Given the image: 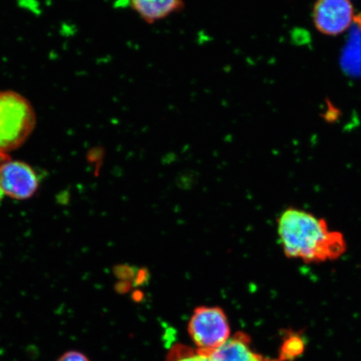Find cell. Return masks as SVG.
<instances>
[{"instance_id": "11", "label": "cell", "mask_w": 361, "mask_h": 361, "mask_svg": "<svg viewBox=\"0 0 361 361\" xmlns=\"http://www.w3.org/2000/svg\"><path fill=\"white\" fill-rule=\"evenodd\" d=\"M6 159L7 157L6 156V154H4V153L0 152V164H1L2 162ZM3 197L4 192H2L1 188H0V202H1Z\"/></svg>"}, {"instance_id": "1", "label": "cell", "mask_w": 361, "mask_h": 361, "mask_svg": "<svg viewBox=\"0 0 361 361\" xmlns=\"http://www.w3.org/2000/svg\"><path fill=\"white\" fill-rule=\"evenodd\" d=\"M278 234L284 255L305 264L335 261L347 251L343 233L329 229L326 219L296 207H288L278 219Z\"/></svg>"}, {"instance_id": "9", "label": "cell", "mask_w": 361, "mask_h": 361, "mask_svg": "<svg viewBox=\"0 0 361 361\" xmlns=\"http://www.w3.org/2000/svg\"><path fill=\"white\" fill-rule=\"evenodd\" d=\"M303 350L302 341L299 337H291L284 343L281 348V358L288 360L295 357Z\"/></svg>"}, {"instance_id": "5", "label": "cell", "mask_w": 361, "mask_h": 361, "mask_svg": "<svg viewBox=\"0 0 361 361\" xmlns=\"http://www.w3.org/2000/svg\"><path fill=\"white\" fill-rule=\"evenodd\" d=\"M37 188V176L24 162L6 159L0 164V188L4 194L16 200H26Z\"/></svg>"}, {"instance_id": "3", "label": "cell", "mask_w": 361, "mask_h": 361, "mask_svg": "<svg viewBox=\"0 0 361 361\" xmlns=\"http://www.w3.org/2000/svg\"><path fill=\"white\" fill-rule=\"evenodd\" d=\"M188 331L195 349L205 354L219 349L231 337L227 314L216 306H200L194 310Z\"/></svg>"}, {"instance_id": "4", "label": "cell", "mask_w": 361, "mask_h": 361, "mask_svg": "<svg viewBox=\"0 0 361 361\" xmlns=\"http://www.w3.org/2000/svg\"><path fill=\"white\" fill-rule=\"evenodd\" d=\"M354 18L350 0H317L313 11L314 24L320 33L338 35L349 28Z\"/></svg>"}, {"instance_id": "8", "label": "cell", "mask_w": 361, "mask_h": 361, "mask_svg": "<svg viewBox=\"0 0 361 361\" xmlns=\"http://www.w3.org/2000/svg\"><path fill=\"white\" fill-rule=\"evenodd\" d=\"M166 361H212L210 356L197 349L182 344L175 345L168 355Z\"/></svg>"}, {"instance_id": "6", "label": "cell", "mask_w": 361, "mask_h": 361, "mask_svg": "<svg viewBox=\"0 0 361 361\" xmlns=\"http://www.w3.org/2000/svg\"><path fill=\"white\" fill-rule=\"evenodd\" d=\"M207 355L212 361H274L252 349L250 337L242 332L230 337L219 349Z\"/></svg>"}, {"instance_id": "2", "label": "cell", "mask_w": 361, "mask_h": 361, "mask_svg": "<svg viewBox=\"0 0 361 361\" xmlns=\"http://www.w3.org/2000/svg\"><path fill=\"white\" fill-rule=\"evenodd\" d=\"M35 114L32 106L16 92L0 90V152L22 145L34 130Z\"/></svg>"}, {"instance_id": "10", "label": "cell", "mask_w": 361, "mask_h": 361, "mask_svg": "<svg viewBox=\"0 0 361 361\" xmlns=\"http://www.w3.org/2000/svg\"><path fill=\"white\" fill-rule=\"evenodd\" d=\"M56 361H90V360L83 352L71 350L59 356Z\"/></svg>"}, {"instance_id": "7", "label": "cell", "mask_w": 361, "mask_h": 361, "mask_svg": "<svg viewBox=\"0 0 361 361\" xmlns=\"http://www.w3.org/2000/svg\"><path fill=\"white\" fill-rule=\"evenodd\" d=\"M144 20L153 23L164 19L183 6L182 0H130Z\"/></svg>"}]
</instances>
